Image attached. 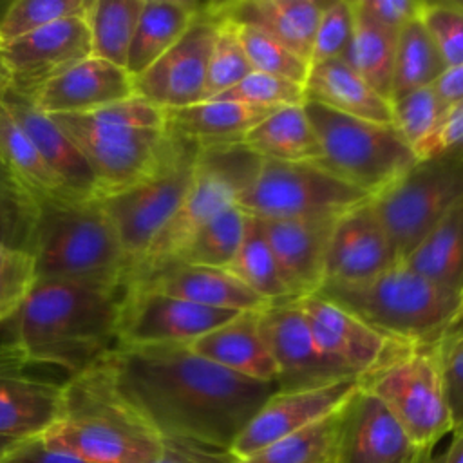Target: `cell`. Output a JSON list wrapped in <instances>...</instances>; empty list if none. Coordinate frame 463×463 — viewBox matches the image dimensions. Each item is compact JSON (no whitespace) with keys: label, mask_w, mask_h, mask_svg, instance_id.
<instances>
[{"label":"cell","mask_w":463,"mask_h":463,"mask_svg":"<svg viewBox=\"0 0 463 463\" xmlns=\"http://www.w3.org/2000/svg\"><path fill=\"white\" fill-rule=\"evenodd\" d=\"M237 315L239 311L206 307L128 284L121 300L116 347L188 345Z\"/></svg>","instance_id":"cell-13"},{"label":"cell","mask_w":463,"mask_h":463,"mask_svg":"<svg viewBox=\"0 0 463 463\" xmlns=\"http://www.w3.org/2000/svg\"><path fill=\"white\" fill-rule=\"evenodd\" d=\"M450 150L463 152V101L447 109L439 128L416 150V156L423 159Z\"/></svg>","instance_id":"cell-51"},{"label":"cell","mask_w":463,"mask_h":463,"mask_svg":"<svg viewBox=\"0 0 463 463\" xmlns=\"http://www.w3.org/2000/svg\"><path fill=\"white\" fill-rule=\"evenodd\" d=\"M134 96V78L127 69L89 56L49 80L33 98L34 107L49 116L89 114Z\"/></svg>","instance_id":"cell-22"},{"label":"cell","mask_w":463,"mask_h":463,"mask_svg":"<svg viewBox=\"0 0 463 463\" xmlns=\"http://www.w3.org/2000/svg\"><path fill=\"white\" fill-rule=\"evenodd\" d=\"M425 459H427V458H425ZM425 459H423V461H425ZM423 461H421V463H423Z\"/></svg>","instance_id":"cell-60"},{"label":"cell","mask_w":463,"mask_h":463,"mask_svg":"<svg viewBox=\"0 0 463 463\" xmlns=\"http://www.w3.org/2000/svg\"><path fill=\"white\" fill-rule=\"evenodd\" d=\"M145 0H90L85 18L92 56L127 69L128 51Z\"/></svg>","instance_id":"cell-35"},{"label":"cell","mask_w":463,"mask_h":463,"mask_svg":"<svg viewBox=\"0 0 463 463\" xmlns=\"http://www.w3.org/2000/svg\"><path fill=\"white\" fill-rule=\"evenodd\" d=\"M353 24H354L353 0L324 2L322 13L317 24V31H315L309 65L344 58L351 42Z\"/></svg>","instance_id":"cell-47"},{"label":"cell","mask_w":463,"mask_h":463,"mask_svg":"<svg viewBox=\"0 0 463 463\" xmlns=\"http://www.w3.org/2000/svg\"><path fill=\"white\" fill-rule=\"evenodd\" d=\"M461 309H463V306H461Z\"/></svg>","instance_id":"cell-61"},{"label":"cell","mask_w":463,"mask_h":463,"mask_svg":"<svg viewBox=\"0 0 463 463\" xmlns=\"http://www.w3.org/2000/svg\"><path fill=\"white\" fill-rule=\"evenodd\" d=\"M459 2H461V5H463V0H459Z\"/></svg>","instance_id":"cell-59"},{"label":"cell","mask_w":463,"mask_h":463,"mask_svg":"<svg viewBox=\"0 0 463 463\" xmlns=\"http://www.w3.org/2000/svg\"><path fill=\"white\" fill-rule=\"evenodd\" d=\"M244 222L246 213L237 204L226 208L210 219L170 262L228 269L241 246Z\"/></svg>","instance_id":"cell-38"},{"label":"cell","mask_w":463,"mask_h":463,"mask_svg":"<svg viewBox=\"0 0 463 463\" xmlns=\"http://www.w3.org/2000/svg\"><path fill=\"white\" fill-rule=\"evenodd\" d=\"M36 282L34 257L0 242V322L11 320Z\"/></svg>","instance_id":"cell-48"},{"label":"cell","mask_w":463,"mask_h":463,"mask_svg":"<svg viewBox=\"0 0 463 463\" xmlns=\"http://www.w3.org/2000/svg\"><path fill=\"white\" fill-rule=\"evenodd\" d=\"M51 118L85 156L99 197L148 177L177 143L166 127L165 110L136 94L89 114Z\"/></svg>","instance_id":"cell-4"},{"label":"cell","mask_w":463,"mask_h":463,"mask_svg":"<svg viewBox=\"0 0 463 463\" xmlns=\"http://www.w3.org/2000/svg\"><path fill=\"white\" fill-rule=\"evenodd\" d=\"M40 199L0 161V242L33 253Z\"/></svg>","instance_id":"cell-40"},{"label":"cell","mask_w":463,"mask_h":463,"mask_svg":"<svg viewBox=\"0 0 463 463\" xmlns=\"http://www.w3.org/2000/svg\"><path fill=\"white\" fill-rule=\"evenodd\" d=\"M420 20L436 45L445 67L463 63V5L459 0L425 2Z\"/></svg>","instance_id":"cell-45"},{"label":"cell","mask_w":463,"mask_h":463,"mask_svg":"<svg viewBox=\"0 0 463 463\" xmlns=\"http://www.w3.org/2000/svg\"><path fill=\"white\" fill-rule=\"evenodd\" d=\"M217 20L203 4L195 22L143 74L134 78V94L163 110L184 109L204 101L206 72Z\"/></svg>","instance_id":"cell-16"},{"label":"cell","mask_w":463,"mask_h":463,"mask_svg":"<svg viewBox=\"0 0 463 463\" xmlns=\"http://www.w3.org/2000/svg\"><path fill=\"white\" fill-rule=\"evenodd\" d=\"M92 56L85 13L61 18L0 47L9 90L33 98L49 80Z\"/></svg>","instance_id":"cell-15"},{"label":"cell","mask_w":463,"mask_h":463,"mask_svg":"<svg viewBox=\"0 0 463 463\" xmlns=\"http://www.w3.org/2000/svg\"><path fill=\"white\" fill-rule=\"evenodd\" d=\"M304 101L376 123H391V101L378 94L345 60L311 65L304 81Z\"/></svg>","instance_id":"cell-29"},{"label":"cell","mask_w":463,"mask_h":463,"mask_svg":"<svg viewBox=\"0 0 463 463\" xmlns=\"http://www.w3.org/2000/svg\"><path fill=\"white\" fill-rule=\"evenodd\" d=\"M241 145L255 157L269 161L318 163L322 157L304 103L271 112L248 130Z\"/></svg>","instance_id":"cell-32"},{"label":"cell","mask_w":463,"mask_h":463,"mask_svg":"<svg viewBox=\"0 0 463 463\" xmlns=\"http://www.w3.org/2000/svg\"><path fill=\"white\" fill-rule=\"evenodd\" d=\"M353 34L342 60H345L378 94L391 101L392 67L400 31L371 18L356 0H353Z\"/></svg>","instance_id":"cell-33"},{"label":"cell","mask_w":463,"mask_h":463,"mask_svg":"<svg viewBox=\"0 0 463 463\" xmlns=\"http://www.w3.org/2000/svg\"><path fill=\"white\" fill-rule=\"evenodd\" d=\"M439 360L452 414V430H458L463 429V336L441 338Z\"/></svg>","instance_id":"cell-49"},{"label":"cell","mask_w":463,"mask_h":463,"mask_svg":"<svg viewBox=\"0 0 463 463\" xmlns=\"http://www.w3.org/2000/svg\"><path fill=\"white\" fill-rule=\"evenodd\" d=\"M324 2L317 0H246L208 4L213 16L262 29L309 63L317 24Z\"/></svg>","instance_id":"cell-26"},{"label":"cell","mask_w":463,"mask_h":463,"mask_svg":"<svg viewBox=\"0 0 463 463\" xmlns=\"http://www.w3.org/2000/svg\"><path fill=\"white\" fill-rule=\"evenodd\" d=\"M255 163L257 157L242 145L201 152L195 177L184 201L125 284L170 262L210 219L235 206Z\"/></svg>","instance_id":"cell-12"},{"label":"cell","mask_w":463,"mask_h":463,"mask_svg":"<svg viewBox=\"0 0 463 463\" xmlns=\"http://www.w3.org/2000/svg\"><path fill=\"white\" fill-rule=\"evenodd\" d=\"M203 4L190 0H145L128 51L127 71L132 78L143 74L195 22Z\"/></svg>","instance_id":"cell-31"},{"label":"cell","mask_w":463,"mask_h":463,"mask_svg":"<svg viewBox=\"0 0 463 463\" xmlns=\"http://www.w3.org/2000/svg\"><path fill=\"white\" fill-rule=\"evenodd\" d=\"M259 221L289 295L300 298L317 293L326 280V251L336 219Z\"/></svg>","instance_id":"cell-23"},{"label":"cell","mask_w":463,"mask_h":463,"mask_svg":"<svg viewBox=\"0 0 463 463\" xmlns=\"http://www.w3.org/2000/svg\"><path fill=\"white\" fill-rule=\"evenodd\" d=\"M121 396L161 438L230 449L279 389L232 373L186 344L114 347L101 358Z\"/></svg>","instance_id":"cell-1"},{"label":"cell","mask_w":463,"mask_h":463,"mask_svg":"<svg viewBox=\"0 0 463 463\" xmlns=\"http://www.w3.org/2000/svg\"><path fill=\"white\" fill-rule=\"evenodd\" d=\"M429 456L412 445L387 407L360 385L342 409L329 463H421Z\"/></svg>","instance_id":"cell-18"},{"label":"cell","mask_w":463,"mask_h":463,"mask_svg":"<svg viewBox=\"0 0 463 463\" xmlns=\"http://www.w3.org/2000/svg\"><path fill=\"white\" fill-rule=\"evenodd\" d=\"M432 87L447 109L463 101V63L447 67Z\"/></svg>","instance_id":"cell-54"},{"label":"cell","mask_w":463,"mask_h":463,"mask_svg":"<svg viewBox=\"0 0 463 463\" xmlns=\"http://www.w3.org/2000/svg\"><path fill=\"white\" fill-rule=\"evenodd\" d=\"M293 302L306 317L318 345L360 380L414 347L373 329L324 297L307 295Z\"/></svg>","instance_id":"cell-17"},{"label":"cell","mask_w":463,"mask_h":463,"mask_svg":"<svg viewBox=\"0 0 463 463\" xmlns=\"http://www.w3.org/2000/svg\"><path fill=\"white\" fill-rule=\"evenodd\" d=\"M463 306V203L449 210L402 260Z\"/></svg>","instance_id":"cell-30"},{"label":"cell","mask_w":463,"mask_h":463,"mask_svg":"<svg viewBox=\"0 0 463 463\" xmlns=\"http://www.w3.org/2000/svg\"><path fill=\"white\" fill-rule=\"evenodd\" d=\"M360 389V378L342 380L324 387L275 391L237 436L230 452L241 459L295 434L342 409Z\"/></svg>","instance_id":"cell-19"},{"label":"cell","mask_w":463,"mask_h":463,"mask_svg":"<svg viewBox=\"0 0 463 463\" xmlns=\"http://www.w3.org/2000/svg\"><path fill=\"white\" fill-rule=\"evenodd\" d=\"M371 201L389 233L398 262L405 260L429 230L463 203V152L450 150L418 159L409 172Z\"/></svg>","instance_id":"cell-11"},{"label":"cell","mask_w":463,"mask_h":463,"mask_svg":"<svg viewBox=\"0 0 463 463\" xmlns=\"http://www.w3.org/2000/svg\"><path fill=\"white\" fill-rule=\"evenodd\" d=\"M175 137L174 150L156 172L125 190L99 197L128 262V275L179 210L194 183L201 150Z\"/></svg>","instance_id":"cell-10"},{"label":"cell","mask_w":463,"mask_h":463,"mask_svg":"<svg viewBox=\"0 0 463 463\" xmlns=\"http://www.w3.org/2000/svg\"><path fill=\"white\" fill-rule=\"evenodd\" d=\"M188 347L199 356L241 376L277 383V365L260 335L259 311H242L199 336Z\"/></svg>","instance_id":"cell-28"},{"label":"cell","mask_w":463,"mask_h":463,"mask_svg":"<svg viewBox=\"0 0 463 463\" xmlns=\"http://www.w3.org/2000/svg\"><path fill=\"white\" fill-rule=\"evenodd\" d=\"M271 112L275 110L217 98L165 110L168 130L194 143L201 152L239 146L248 130Z\"/></svg>","instance_id":"cell-27"},{"label":"cell","mask_w":463,"mask_h":463,"mask_svg":"<svg viewBox=\"0 0 463 463\" xmlns=\"http://www.w3.org/2000/svg\"><path fill=\"white\" fill-rule=\"evenodd\" d=\"M2 101L65 188L80 199H99L98 181L90 165L60 125L49 114L38 110L25 96L7 90Z\"/></svg>","instance_id":"cell-25"},{"label":"cell","mask_w":463,"mask_h":463,"mask_svg":"<svg viewBox=\"0 0 463 463\" xmlns=\"http://www.w3.org/2000/svg\"><path fill=\"white\" fill-rule=\"evenodd\" d=\"M123 293L107 282L40 279L11 318V340L34 365L72 376L118 345Z\"/></svg>","instance_id":"cell-2"},{"label":"cell","mask_w":463,"mask_h":463,"mask_svg":"<svg viewBox=\"0 0 463 463\" xmlns=\"http://www.w3.org/2000/svg\"><path fill=\"white\" fill-rule=\"evenodd\" d=\"M342 409L295 434L273 441L251 456L237 459V463H329Z\"/></svg>","instance_id":"cell-39"},{"label":"cell","mask_w":463,"mask_h":463,"mask_svg":"<svg viewBox=\"0 0 463 463\" xmlns=\"http://www.w3.org/2000/svg\"><path fill=\"white\" fill-rule=\"evenodd\" d=\"M9 87H11L9 85V76H7V72H5V69H4V65L0 61V101L5 98Z\"/></svg>","instance_id":"cell-57"},{"label":"cell","mask_w":463,"mask_h":463,"mask_svg":"<svg viewBox=\"0 0 463 463\" xmlns=\"http://www.w3.org/2000/svg\"><path fill=\"white\" fill-rule=\"evenodd\" d=\"M228 271L269 304L295 300L280 279L260 221L253 215L246 213L244 235Z\"/></svg>","instance_id":"cell-36"},{"label":"cell","mask_w":463,"mask_h":463,"mask_svg":"<svg viewBox=\"0 0 463 463\" xmlns=\"http://www.w3.org/2000/svg\"><path fill=\"white\" fill-rule=\"evenodd\" d=\"M213 99V98H212ZM217 99L239 101L260 109H282L304 103V87L271 74L251 71Z\"/></svg>","instance_id":"cell-46"},{"label":"cell","mask_w":463,"mask_h":463,"mask_svg":"<svg viewBox=\"0 0 463 463\" xmlns=\"http://www.w3.org/2000/svg\"><path fill=\"white\" fill-rule=\"evenodd\" d=\"M447 336H463V309L459 311V315L456 317L452 326L447 329L443 338H447Z\"/></svg>","instance_id":"cell-56"},{"label":"cell","mask_w":463,"mask_h":463,"mask_svg":"<svg viewBox=\"0 0 463 463\" xmlns=\"http://www.w3.org/2000/svg\"><path fill=\"white\" fill-rule=\"evenodd\" d=\"M0 463H90L74 454L49 447L42 436L24 438L11 450H7Z\"/></svg>","instance_id":"cell-53"},{"label":"cell","mask_w":463,"mask_h":463,"mask_svg":"<svg viewBox=\"0 0 463 463\" xmlns=\"http://www.w3.org/2000/svg\"><path fill=\"white\" fill-rule=\"evenodd\" d=\"M40 436L90 463H150L163 441L121 396L101 360L63 382L58 414Z\"/></svg>","instance_id":"cell-3"},{"label":"cell","mask_w":463,"mask_h":463,"mask_svg":"<svg viewBox=\"0 0 463 463\" xmlns=\"http://www.w3.org/2000/svg\"><path fill=\"white\" fill-rule=\"evenodd\" d=\"M445 63L432 43L423 22L420 18L409 22L398 33L391 101L402 98L416 89L434 85L445 71Z\"/></svg>","instance_id":"cell-37"},{"label":"cell","mask_w":463,"mask_h":463,"mask_svg":"<svg viewBox=\"0 0 463 463\" xmlns=\"http://www.w3.org/2000/svg\"><path fill=\"white\" fill-rule=\"evenodd\" d=\"M304 110L322 150L315 165L371 199L418 163L392 123L351 118L311 101H304Z\"/></svg>","instance_id":"cell-7"},{"label":"cell","mask_w":463,"mask_h":463,"mask_svg":"<svg viewBox=\"0 0 463 463\" xmlns=\"http://www.w3.org/2000/svg\"><path fill=\"white\" fill-rule=\"evenodd\" d=\"M33 365L13 340H0V436H40L58 414L63 382L33 373Z\"/></svg>","instance_id":"cell-20"},{"label":"cell","mask_w":463,"mask_h":463,"mask_svg":"<svg viewBox=\"0 0 463 463\" xmlns=\"http://www.w3.org/2000/svg\"><path fill=\"white\" fill-rule=\"evenodd\" d=\"M134 284L175 298L230 311H262L269 302L248 289L228 269L183 262L163 264L125 286Z\"/></svg>","instance_id":"cell-24"},{"label":"cell","mask_w":463,"mask_h":463,"mask_svg":"<svg viewBox=\"0 0 463 463\" xmlns=\"http://www.w3.org/2000/svg\"><path fill=\"white\" fill-rule=\"evenodd\" d=\"M371 197L315 163L259 159L239 192L237 206L259 219H338Z\"/></svg>","instance_id":"cell-9"},{"label":"cell","mask_w":463,"mask_h":463,"mask_svg":"<svg viewBox=\"0 0 463 463\" xmlns=\"http://www.w3.org/2000/svg\"><path fill=\"white\" fill-rule=\"evenodd\" d=\"M423 463H463V429L452 430L447 449L439 456H429Z\"/></svg>","instance_id":"cell-55"},{"label":"cell","mask_w":463,"mask_h":463,"mask_svg":"<svg viewBox=\"0 0 463 463\" xmlns=\"http://www.w3.org/2000/svg\"><path fill=\"white\" fill-rule=\"evenodd\" d=\"M20 439L18 438H9V436H0V458L7 452V450H11L16 443H18Z\"/></svg>","instance_id":"cell-58"},{"label":"cell","mask_w":463,"mask_h":463,"mask_svg":"<svg viewBox=\"0 0 463 463\" xmlns=\"http://www.w3.org/2000/svg\"><path fill=\"white\" fill-rule=\"evenodd\" d=\"M150 463H237V458L230 449L184 438H163L159 454Z\"/></svg>","instance_id":"cell-50"},{"label":"cell","mask_w":463,"mask_h":463,"mask_svg":"<svg viewBox=\"0 0 463 463\" xmlns=\"http://www.w3.org/2000/svg\"><path fill=\"white\" fill-rule=\"evenodd\" d=\"M251 71L271 74L304 87L311 65L255 25L235 24Z\"/></svg>","instance_id":"cell-42"},{"label":"cell","mask_w":463,"mask_h":463,"mask_svg":"<svg viewBox=\"0 0 463 463\" xmlns=\"http://www.w3.org/2000/svg\"><path fill=\"white\" fill-rule=\"evenodd\" d=\"M356 4L382 25L400 31L420 18L423 0H356Z\"/></svg>","instance_id":"cell-52"},{"label":"cell","mask_w":463,"mask_h":463,"mask_svg":"<svg viewBox=\"0 0 463 463\" xmlns=\"http://www.w3.org/2000/svg\"><path fill=\"white\" fill-rule=\"evenodd\" d=\"M90 0H14L0 14V47L52 22L87 11Z\"/></svg>","instance_id":"cell-44"},{"label":"cell","mask_w":463,"mask_h":463,"mask_svg":"<svg viewBox=\"0 0 463 463\" xmlns=\"http://www.w3.org/2000/svg\"><path fill=\"white\" fill-rule=\"evenodd\" d=\"M0 161L40 199H80L45 163L31 137L24 132L9 109L0 101Z\"/></svg>","instance_id":"cell-34"},{"label":"cell","mask_w":463,"mask_h":463,"mask_svg":"<svg viewBox=\"0 0 463 463\" xmlns=\"http://www.w3.org/2000/svg\"><path fill=\"white\" fill-rule=\"evenodd\" d=\"M445 112L447 107L441 103L432 85L416 89L391 101V123L414 154L439 128Z\"/></svg>","instance_id":"cell-41"},{"label":"cell","mask_w":463,"mask_h":463,"mask_svg":"<svg viewBox=\"0 0 463 463\" xmlns=\"http://www.w3.org/2000/svg\"><path fill=\"white\" fill-rule=\"evenodd\" d=\"M260 335L277 365L279 391H298L358 378L329 356L293 300L268 304L259 311Z\"/></svg>","instance_id":"cell-14"},{"label":"cell","mask_w":463,"mask_h":463,"mask_svg":"<svg viewBox=\"0 0 463 463\" xmlns=\"http://www.w3.org/2000/svg\"><path fill=\"white\" fill-rule=\"evenodd\" d=\"M213 18L217 20V31L208 61L204 99L224 94L251 72V65L244 54L235 24L224 18Z\"/></svg>","instance_id":"cell-43"},{"label":"cell","mask_w":463,"mask_h":463,"mask_svg":"<svg viewBox=\"0 0 463 463\" xmlns=\"http://www.w3.org/2000/svg\"><path fill=\"white\" fill-rule=\"evenodd\" d=\"M400 264L373 201L340 215L326 251V282H362ZM322 284V286H324Z\"/></svg>","instance_id":"cell-21"},{"label":"cell","mask_w":463,"mask_h":463,"mask_svg":"<svg viewBox=\"0 0 463 463\" xmlns=\"http://www.w3.org/2000/svg\"><path fill=\"white\" fill-rule=\"evenodd\" d=\"M36 280L71 279L125 286L128 262L101 199L40 201L33 246Z\"/></svg>","instance_id":"cell-6"},{"label":"cell","mask_w":463,"mask_h":463,"mask_svg":"<svg viewBox=\"0 0 463 463\" xmlns=\"http://www.w3.org/2000/svg\"><path fill=\"white\" fill-rule=\"evenodd\" d=\"M373 329L420 345L438 344L461 311V300L405 264L362 282H326L317 293Z\"/></svg>","instance_id":"cell-5"},{"label":"cell","mask_w":463,"mask_h":463,"mask_svg":"<svg viewBox=\"0 0 463 463\" xmlns=\"http://www.w3.org/2000/svg\"><path fill=\"white\" fill-rule=\"evenodd\" d=\"M360 385L387 407L418 450L430 454L445 434H452L439 342L411 347Z\"/></svg>","instance_id":"cell-8"}]
</instances>
